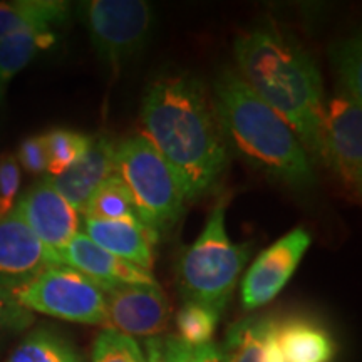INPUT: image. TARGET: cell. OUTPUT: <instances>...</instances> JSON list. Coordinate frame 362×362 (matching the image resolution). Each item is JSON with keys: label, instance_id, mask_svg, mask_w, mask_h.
I'll return each instance as SVG.
<instances>
[{"label": "cell", "instance_id": "6da1fadb", "mask_svg": "<svg viewBox=\"0 0 362 362\" xmlns=\"http://www.w3.org/2000/svg\"><path fill=\"white\" fill-rule=\"evenodd\" d=\"M144 138L178 176L187 202L218 187L230 165V146L214 99L188 72L163 76L143 99Z\"/></svg>", "mask_w": 362, "mask_h": 362}, {"label": "cell", "instance_id": "7a4b0ae2", "mask_svg": "<svg viewBox=\"0 0 362 362\" xmlns=\"http://www.w3.org/2000/svg\"><path fill=\"white\" fill-rule=\"evenodd\" d=\"M238 74L304 146L312 163H322L324 84L310 54L275 27H257L235 42Z\"/></svg>", "mask_w": 362, "mask_h": 362}, {"label": "cell", "instance_id": "3957f363", "mask_svg": "<svg viewBox=\"0 0 362 362\" xmlns=\"http://www.w3.org/2000/svg\"><path fill=\"white\" fill-rule=\"evenodd\" d=\"M211 99L230 149L285 187L297 192L314 187V163L296 133L237 71L216 74Z\"/></svg>", "mask_w": 362, "mask_h": 362}, {"label": "cell", "instance_id": "277c9868", "mask_svg": "<svg viewBox=\"0 0 362 362\" xmlns=\"http://www.w3.org/2000/svg\"><path fill=\"white\" fill-rule=\"evenodd\" d=\"M230 193L220 194L205 228L176 260V284L185 302L218 312L233 296L235 285L250 257V243H235L226 232Z\"/></svg>", "mask_w": 362, "mask_h": 362}, {"label": "cell", "instance_id": "5b68a950", "mask_svg": "<svg viewBox=\"0 0 362 362\" xmlns=\"http://www.w3.org/2000/svg\"><path fill=\"white\" fill-rule=\"evenodd\" d=\"M116 175L128 188L139 221L158 238L178 223L187 202L183 187L143 134L116 143Z\"/></svg>", "mask_w": 362, "mask_h": 362}, {"label": "cell", "instance_id": "8992f818", "mask_svg": "<svg viewBox=\"0 0 362 362\" xmlns=\"http://www.w3.org/2000/svg\"><path fill=\"white\" fill-rule=\"evenodd\" d=\"M78 12L98 57L112 71L138 56L153 35L155 13L144 0H88Z\"/></svg>", "mask_w": 362, "mask_h": 362}, {"label": "cell", "instance_id": "52a82bcc", "mask_svg": "<svg viewBox=\"0 0 362 362\" xmlns=\"http://www.w3.org/2000/svg\"><path fill=\"white\" fill-rule=\"evenodd\" d=\"M12 297L30 312L106 327L104 288L72 267H49L24 287L13 291Z\"/></svg>", "mask_w": 362, "mask_h": 362}, {"label": "cell", "instance_id": "ba28073f", "mask_svg": "<svg viewBox=\"0 0 362 362\" xmlns=\"http://www.w3.org/2000/svg\"><path fill=\"white\" fill-rule=\"evenodd\" d=\"M322 163L336 173L346 192L359 200L362 192V99L336 88L325 103Z\"/></svg>", "mask_w": 362, "mask_h": 362}, {"label": "cell", "instance_id": "9c48e42d", "mask_svg": "<svg viewBox=\"0 0 362 362\" xmlns=\"http://www.w3.org/2000/svg\"><path fill=\"white\" fill-rule=\"evenodd\" d=\"M312 243V235L297 226L265 248L245 274L242 282V304L247 310L269 304L284 291L293 272L304 259Z\"/></svg>", "mask_w": 362, "mask_h": 362}, {"label": "cell", "instance_id": "30bf717a", "mask_svg": "<svg viewBox=\"0 0 362 362\" xmlns=\"http://www.w3.org/2000/svg\"><path fill=\"white\" fill-rule=\"evenodd\" d=\"M104 293L106 329L129 337H158L170 327L171 307L158 284L117 285Z\"/></svg>", "mask_w": 362, "mask_h": 362}, {"label": "cell", "instance_id": "8fae6325", "mask_svg": "<svg viewBox=\"0 0 362 362\" xmlns=\"http://www.w3.org/2000/svg\"><path fill=\"white\" fill-rule=\"evenodd\" d=\"M13 211L52 253L56 262L57 253L79 233V211L64 200L47 178H42L27 189L16 202Z\"/></svg>", "mask_w": 362, "mask_h": 362}, {"label": "cell", "instance_id": "7c38bea8", "mask_svg": "<svg viewBox=\"0 0 362 362\" xmlns=\"http://www.w3.org/2000/svg\"><path fill=\"white\" fill-rule=\"evenodd\" d=\"M52 265V253L16 211L0 218V288L12 293Z\"/></svg>", "mask_w": 362, "mask_h": 362}, {"label": "cell", "instance_id": "4fadbf2b", "mask_svg": "<svg viewBox=\"0 0 362 362\" xmlns=\"http://www.w3.org/2000/svg\"><path fill=\"white\" fill-rule=\"evenodd\" d=\"M57 264L79 270L104 291L117 285L158 284L151 272L106 252L83 232L76 233L74 238L57 253Z\"/></svg>", "mask_w": 362, "mask_h": 362}, {"label": "cell", "instance_id": "5bb4252c", "mask_svg": "<svg viewBox=\"0 0 362 362\" xmlns=\"http://www.w3.org/2000/svg\"><path fill=\"white\" fill-rule=\"evenodd\" d=\"M115 173L116 141L107 136H98L93 138L88 151L74 165L62 173L45 178L81 214L94 189Z\"/></svg>", "mask_w": 362, "mask_h": 362}, {"label": "cell", "instance_id": "9a60e30c", "mask_svg": "<svg viewBox=\"0 0 362 362\" xmlns=\"http://www.w3.org/2000/svg\"><path fill=\"white\" fill-rule=\"evenodd\" d=\"M81 225L84 235L96 245L129 264L151 272L153 243L158 237L141 221L131 220H96L83 216Z\"/></svg>", "mask_w": 362, "mask_h": 362}, {"label": "cell", "instance_id": "2e32d148", "mask_svg": "<svg viewBox=\"0 0 362 362\" xmlns=\"http://www.w3.org/2000/svg\"><path fill=\"white\" fill-rule=\"evenodd\" d=\"M282 362H334L336 342L325 327L307 317H288L274 324Z\"/></svg>", "mask_w": 362, "mask_h": 362}, {"label": "cell", "instance_id": "e0dca14e", "mask_svg": "<svg viewBox=\"0 0 362 362\" xmlns=\"http://www.w3.org/2000/svg\"><path fill=\"white\" fill-rule=\"evenodd\" d=\"M71 4L64 0L0 2V37L29 29H56L66 24Z\"/></svg>", "mask_w": 362, "mask_h": 362}, {"label": "cell", "instance_id": "ac0fdd59", "mask_svg": "<svg viewBox=\"0 0 362 362\" xmlns=\"http://www.w3.org/2000/svg\"><path fill=\"white\" fill-rule=\"evenodd\" d=\"M56 42V29H29L0 37V104L12 79Z\"/></svg>", "mask_w": 362, "mask_h": 362}, {"label": "cell", "instance_id": "d6986e66", "mask_svg": "<svg viewBox=\"0 0 362 362\" xmlns=\"http://www.w3.org/2000/svg\"><path fill=\"white\" fill-rule=\"evenodd\" d=\"M7 362H86V359L66 336L54 327L42 325L16 347Z\"/></svg>", "mask_w": 362, "mask_h": 362}, {"label": "cell", "instance_id": "ffe728a7", "mask_svg": "<svg viewBox=\"0 0 362 362\" xmlns=\"http://www.w3.org/2000/svg\"><path fill=\"white\" fill-rule=\"evenodd\" d=\"M272 325L270 317H248L233 324L220 349L221 362H260Z\"/></svg>", "mask_w": 362, "mask_h": 362}, {"label": "cell", "instance_id": "44dd1931", "mask_svg": "<svg viewBox=\"0 0 362 362\" xmlns=\"http://www.w3.org/2000/svg\"><path fill=\"white\" fill-rule=\"evenodd\" d=\"M81 215L96 220L139 221L133 198L116 173L94 189Z\"/></svg>", "mask_w": 362, "mask_h": 362}, {"label": "cell", "instance_id": "7402d4cb", "mask_svg": "<svg viewBox=\"0 0 362 362\" xmlns=\"http://www.w3.org/2000/svg\"><path fill=\"white\" fill-rule=\"evenodd\" d=\"M47 151V173L59 175L74 165L88 151L93 136L66 128H54L42 134Z\"/></svg>", "mask_w": 362, "mask_h": 362}, {"label": "cell", "instance_id": "603a6c76", "mask_svg": "<svg viewBox=\"0 0 362 362\" xmlns=\"http://www.w3.org/2000/svg\"><path fill=\"white\" fill-rule=\"evenodd\" d=\"M337 74L336 88L346 90L356 99H362V44L361 35L344 39L330 49Z\"/></svg>", "mask_w": 362, "mask_h": 362}, {"label": "cell", "instance_id": "cb8c5ba5", "mask_svg": "<svg viewBox=\"0 0 362 362\" xmlns=\"http://www.w3.org/2000/svg\"><path fill=\"white\" fill-rule=\"evenodd\" d=\"M218 319V312L192 304V302H185L183 309L176 315V329H178L176 337L189 347L206 346L211 342Z\"/></svg>", "mask_w": 362, "mask_h": 362}, {"label": "cell", "instance_id": "d4e9b609", "mask_svg": "<svg viewBox=\"0 0 362 362\" xmlns=\"http://www.w3.org/2000/svg\"><path fill=\"white\" fill-rule=\"evenodd\" d=\"M93 362H146L141 347L134 337L106 329L96 337L93 346Z\"/></svg>", "mask_w": 362, "mask_h": 362}, {"label": "cell", "instance_id": "484cf974", "mask_svg": "<svg viewBox=\"0 0 362 362\" xmlns=\"http://www.w3.org/2000/svg\"><path fill=\"white\" fill-rule=\"evenodd\" d=\"M21 188V166L16 155H0V218L11 214L16 206Z\"/></svg>", "mask_w": 362, "mask_h": 362}, {"label": "cell", "instance_id": "4316f807", "mask_svg": "<svg viewBox=\"0 0 362 362\" xmlns=\"http://www.w3.org/2000/svg\"><path fill=\"white\" fill-rule=\"evenodd\" d=\"M33 324V312L17 304L11 292L0 288V344L11 334L21 332Z\"/></svg>", "mask_w": 362, "mask_h": 362}, {"label": "cell", "instance_id": "83f0119b", "mask_svg": "<svg viewBox=\"0 0 362 362\" xmlns=\"http://www.w3.org/2000/svg\"><path fill=\"white\" fill-rule=\"evenodd\" d=\"M17 163L27 173L42 175L47 171V151L40 136H30L21 143L19 151H17Z\"/></svg>", "mask_w": 362, "mask_h": 362}, {"label": "cell", "instance_id": "f1b7e54d", "mask_svg": "<svg viewBox=\"0 0 362 362\" xmlns=\"http://www.w3.org/2000/svg\"><path fill=\"white\" fill-rule=\"evenodd\" d=\"M163 342L171 362H202L200 347H189L176 336H163Z\"/></svg>", "mask_w": 362, "mask_h": 362}, {"label": "cell", "instance_id": "f546056e", "mask_svg": "<svg viewBox=\"0 0 362 362\" xmlns=\"http://www.w3.org/2000/svg\"><path fill=\"white\" fill-rule=\"evenodd\" d=\"M146 362H171L166 354L163 337H148L146 339Z\"/></svg>", "mask_w": 362, "mask_h": 362}, {"label": "cell", "instance_id": "4dcf8cb0", "mask_svg": "<svg viewBox=\"0 0 362 362\" xmlns=\"http://www.w3.org/2000/svg\"><path fill=\"white\" fill-rule=\"evenodd\" d=\"M274 324H275V320H274ZM260 362H282L277 342H275V337H274V325H272L269 336H267V341L264 346V354H262Z\"/></svg>", "mask_w": 362, "mask_h": 362}, {"label": "cell", "instance_id": "1f68e13d", "mask_svg": "<svg viewBox=\"0 0 362 362\" xmlns=\"http://www.w3.org/2000/svg\"><path fill=\"white\" fill-rule=\"evenodd\" d=\"M200 356H202V362H221L220 347H216L214 342L200 347Z\"/></svg>", "mask_w": 362, "mask_h": 362}]
</instances>
